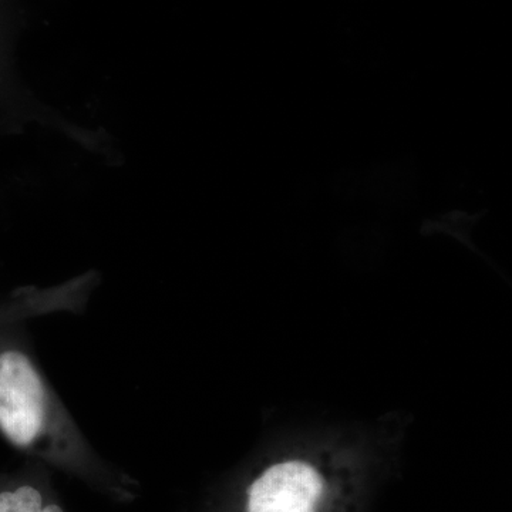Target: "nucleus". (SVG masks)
<instances>
[{"label": "nucleus", "instance_id": "obj_1", "mask_svg": "<svg viewBox=\"0 0 512 512\" xmlns=\"http://www.w3.org/2000/svg\"><path fill=\"white\" fill-rule=\"evenodd\" d=\"M0 431L53 466H101L25 350L0 345Z\"/></svg>", "mask_w": 512, "mask_h": 512}, {"label": "nucleus", "instance_id": "obj_2", "mask_svg": "<svg viewBox=\"0 0 512 512\" xmlns=\"http://www.w3.org/2000/svg\"><path fill=\"white\" fill-rule=\"evenodd\" d=\"M323 491L318 468L301 460L279 461L249 485L247 512H318Z\"/></svg>", "mask_w": 512, "mask_h": 512}, {"label": "nucleus", "instance_id": "obj_3", "mask_svg": "<svg viewBox=\"0 0 512 512\" xmlns=\"http://www.w3.org/2000/svg\"><path fill=\"white\" fill-rule=\"evenodd\" d=\"M45 498L35 485L22 484L0 491V512H42Z\"/></svg>", "mask_w": 512, "mask_h": 512}]
</instances>
